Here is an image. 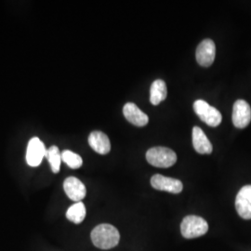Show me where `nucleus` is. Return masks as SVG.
Here are the masks:
<instances>
[{"label": "nucleus", "mask_w": 251, "mask_h": 251, "mask_svg": "<svg viewBox=\"0 0 251 251\" xmlns=\"http://www.w3.org/2000/svg\"><path fill=\"white\" fill-rule=\"evenodd\" d=\"M91 240L98 249L110 250L117 246L120 240V234L113 225H100L92 230Z\"/></svg>", "instance_id": "obj_1"}, {"label": "nucleus", "mask_w": 251, "mask_h": 251, "mask_svg": "<svg viewBox=\"0 0 251 251\" xmlns=\"http://www.w3.org/2000/svg\"><path fill=\"white\" fill-rule=\"evenodd\" d=\"M146 160L156 168H171L177 161V154L167 147H152L146 152Z\"/></svg>", "instance_id": "obj_2"}, {"label": "nucleus", "mask_w": 251, "mask_h": 251, "mask_svg": "<svg viewBox=\"0 0 251 251\" xmlns=\"http://www.w3.org/2000/svg\"><path fill=\"white\" fill-rule=\"evenodd\" d=\"M180 231L183 237L187 239L198 238L208 231V225L206 221L198 216L190 215L182 220Z\"/></svg>", "instance_id": "obj_3"}, {"label": "nucleus", "mask_w": 251, "mask_h": 251, "mask_svg": "<svg viewBox=\"0 0 251 251\" xmlns=\"http://www.w3.org/2000/svg\"><path fill=\"white\" fill-rule=\"evenodd\" d=\"M194 110L198 117L210 126H218L222 123L223 117L221 112L203 100H198L194 103Z\"/></svg>", "instance_id": "obj_4"}, {"label": "nucleus", "mask_w": 251, "mask_h": 251, "mask_svg": "<svg viewBox=\"0 0 251 251\" xmlns=\"http://www.w3.org/2000/svg\"><path fill=\"white\" fill-rule=\"evenodd\" d=\"M47 149L41 140L37 137L32 138L28 145L26 150L27 164L31 167H37L41 164L43 158L46 157Z\"/></svg>", "instance_id": "obj_5"}, {"label": "nucleus", "mask_w": 251, "mask_h": 251, "mask_svg": "<svg viewBox=\"0 0 251 251\" xmlns=\"http://www.w3.org/2000/svg\"><path fill=\"white\" fill-rule=\"evenodd\" d=\"M233 123L237 128H244L250 125L251 121V105L244 100H237L233 109Z\"/></svg>", "instance_id": "obj_6"}, {"label": "nucleus", "mask_w": 251, "mask_h": 251, "mask_svg": "<svg viewBox=\"0 0 251 251\" xmlns=\"http://www.w3.org/2000/svg\"><path fill=\"white\" fill-rule=\"evenodd\" d=\"M197 61L199 65L203 67L210 66L216 56V46L213 40L211 39H205L203 40L198 47L197 50Z\"/></svg>", "instance_id": "obj_7"}, {"label": "nucleus", "mask_w": 251, "mask_h": 251, "mask_svg": "<svg viewBox=\"0 0 251 251\" xmlns=\"http://www.w3.org/2000/svg\"><path fill=\"white\" fill-rule=\"evenodd\" d=\"M235 208L245 220L251 219V185H246L238 192L235 198Z\"/></svg>", "instance_id": "obj_8"}, {"label": "nucleus", "mask_w": 251, "mask_h": 251, "mask_svg": "<svg viewBox=\"0 0 251 251\" xmlns=\"http://www.w3.org/2000/svg\"><path fill=\"white\" fill-rule=\"evenodd\" d=\"M151 184L156 190L169 192L171 194H179L183 188V185L179 179L165 177L160 174H155L152 176Z\"/></svg>", "instance_id": "obj_9"}, {"label": "nucleus", "mask_w": 251, "mask_h": 251, "mask_svg": "<svg viewBox=\"0 0 251 251\" xmlns=\"http://www.w3.org/2000/svg\"><path fill=\"white\" fill-rule=\"evenodd\" d=\"M63 189L67 197L75 203L81 202L87 194L86 186L80 179L75 177H68L63 182Z\"/></svg>", "instance_id": "obj_10"}, {"label": "nucleus", "mask_w": 251, "mask_h": 251, "mask_svg": "<svg viewBox=\"0 0 251 251\" xmlns=\"http://www.w3.org/2000/svg\"><path fill=\"white\" fill-rule=\"evenodd\" d=\"M126 119L137 126H144L149 122V117L133 102H127L123 108Z\"/></svg>", "instance_id": "obj_11"}, {"label": "nucleus", "mask_w": 251, "mask_h": 251, "mask_svg": "<svg viewBox=\"0 0 251 251\" xmlns=\"http://www.w3.org/2000/svg\"><path fill=\"white\" fill-rule=\"evenodd\" d=\"M90 147L100 154H107L111 150V143L107 135L99 130L92 131L89 136Z\"/></svg>", "instance_id": "obj_12"}, {"label": "nucleus", "mask_w": 251, "mask_h": 251, "mask_svg": "<svg viewBox=\"0 0 251 251\" xmlns=\"http://www.w3.org/2000/svg\"><path fill=\"white\" fill-rule=\"evenodd\" d=\"M193 146L195 150L201 154H209L212 152V145L206 137L205 132L199 127L194 126L193 128Z\"/></svg>", "instance_id": "obj_13"}, {"label": "nucleus", "mask_w": 251, "mask_h": 251, "mask_svg": "<svg viewBox=\"0 0 251 251\" xmlns=\"http://www.w3.org/2000/svg\"><path fill=\"white\" fill-rule=\"evenodd\" d=\"M167 86L165 81L156 79L152 82L150 90V101L152 105H158L167 98Z\"/></svg>", "instance_id": "obj_14"}, {"label": "nucleus", "mask_w": 251, "mask_h": 251, "mask_svg": "<svg viewBox=\"0 0 251 251\" xmlns=\"http://www.w3.org/2000/svg\"><path fill=\"white\" fill-rule=\"evenodd\" d=\"M86 217V207L82 202L75 203L66 212V218L75 225L81 224Z\"/></svg>", "instance_id": "obj_15"}, {"label": "nucleus", "mask_w": 251, "mask_h": 251, "mask_svg": "<svg viewBox=\"0 0 251 251\" xmlns=\"http://www.w3.org/2000/svg\"><path fill=\"white\" fill-rule=\"evenodd\" d=\"M46 157L51 167V171H53L54 173H58L60 171L61 163L63 161L62 160V152H60L59 148L55 145L50 147L47 150Z\"/></svg>", "instance_id": "obj_16"}, {"label": "nucleus", "mask_w": 251, "mask_h": 251, "mask_svg": "<svg viewBox=\"0 0 251 251\" xmlns=\"http://www.w3.org/2000/svg\"><path fill=\"white\" fill-rule=\"evenodd\" d=\"M62 160L69 168L74 169V170L79 169L83 165V160H82L80 155L72 152V151H69V150H64L62 152Z\"/></svg>", "instance_id": "obj_17"}]
</instances>
